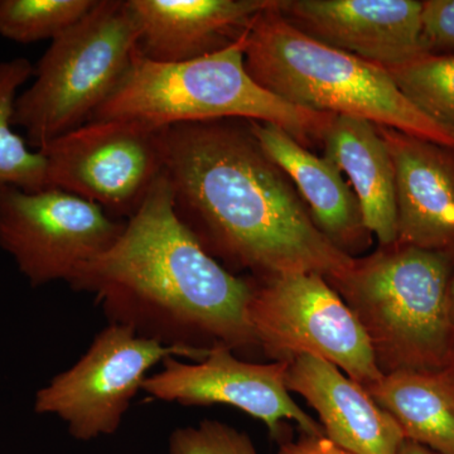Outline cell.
Segmentation results:
<instances>
[{
  "mask_svg": "<svg viewBox=\"0 0 454 454\" xmlns=\"http://www.w3.org/2000/svg\"><path fill=\"white\" fill-rule=\"evenodd\" d=\"M286 22L342 52L384 68L428 55L423 2L415 0H278Z\"/></svg>",
  "mask_w": 454,
  "mask_h": 454,
  "instance_id": "obj_12",
  "label": "cell"
},
{
  "mask_svg": "<svg viewBox=\"0 0 454 454\" xmlns=\"http://www.w3.org/2000/svg\"><path fill=\"white\" fill-rule=\"evenodd\" d=\"M67 284L94 295L109 324L162 345L203 356L214 348L258 349L250 277L223 268L179 221L166 170L115 243Z\"/></svg>",
  "mask_w": 454,
  "mask_h": 454,
  "instance_id": "obj_2",
  "label": "cell"
},
{
  "mask_svg": "<svg viewBox=\"0 0 454 454\" xmlns=\"http://www.w3.org/2000/svg\"><path fill=\"white\" fill-rule=\"evenodd\" d=\"M397 454H441L435 452V450H430V448L422 446V444L415 443L413 441H408L405 439L400 446Z\"/></svg>",
  "mask_w": 454,
  "mask_h": 454,
  "instance_id": "obj_25",
  "label": "cell"
},
{
  "mask_svg": "<svg viewBox=\"0 0 454 454\" xmlns=\"http://www.w3.org/2000/svg\"><path fill=\"white\" fill-rule=\"evenodd\" d=\"M249 124L262 151L291 178L319 231L351 258L365 252L372 235L364 223L356 195L336 164L313 154L277 125Z\"/></svg>",
  "mask_w": 454,
  "mask_h": 454,
  "instance_id": "obj_16",
  "label": "cell"
},
{
  "mask_svg": "<svg viewBox=\"0 0 454 454\" xmlns=\"http://www.w3.org/2000/svg\"><path fill=\"white\" fill-rule=\"evenodd\" d=\"M125 223L66 191L28 192L0 184V249L32 286L70 282L115 243Z\"/></svg>",
  "mask_w": 454,
  "mask_h": 454,
  "instance_id": "obj_10",
  "label": "cell"
},
{
  "mask_svg": "<svg viewBox=\"0 0 454 454\" xmlns=\"http://www.w3.org/2000/svg\"><path fill=\"white\" fill-rule=\"evenodd\" d=\"M138 42L127 0H97L82 20L51 41L14 110L13 125L25 130L29 148L41 151L90 121L124 77Z\"/></svg>",
  "mask_w": 454,
  "mask_h": 454,
  "instance_id": "obj_6",
  "label": "cell"
},
{
  "mask_svg": "<svg viewBox=\"0 0 454 454\" xmlns=\"http://www.w3.org/2000/svg\"><path fill=\"white\" fill-rule=\"evenodd\" d=\"M452 262L446 254L406 245L355 258L331 282L369 337L382 373L452 365L450 318Z\"/></svg>",
  "mask_w": 454,
  "mask_h": 454,
  "instance_id": "obj_5",
  "label": "cell"
},
{
  "mask_svg": "<svg viewBox=\"0 0 454 454\" xmlns=\"http://www.w3.org/2000/svg\"><path fill=\"white\" fill-rule=\"evenodd\" d=\"M127 4L138 26L140 55L179 64L232 46L274 0H127Z\"/></svg>",
  "mask_w": 454,
  "mask_h": 454,
  "instance_id": "obj_14",
  "label": "cell"
},
{
  "mask_svg": "<svg viewBox=\"0 0 454 454\" xmlns=\"http://www.w3.org/2000/svg\"><path fill=\"white\" fill-rule=\"evenodd\" d=\"M288 364L250 363L231 349L214 348L199 363L167 358L160 372L145 379L143 391L164 403L234 406L264 423L274 438L282 435L283 420L297 423L303 434L325 435L321 424L301 411L289 394L286 385Z\"/></svg>",
  "mask_w": 454,
  "mask_h": 454,
  "instance_id": "obj_11",
  "label": "cell"
},
{
  "mask_svg": "<svg viewBox=\"0 0 454 454\" xmlns=\"http://www.w3.org/2000/svg\"><path fill=\"white\" fill-rule=\"evenodd\" d=\"M169 454H258L247 433L219 420H202L170 433Z\"/></svg>",
  "mask_w": 454,
  "mask_h": 454,
  "instance_id": "obj_22",
  "label": "cell"
},
{
  "mask_svg": "<svg viewBox=\"0 0 454 454\" xmlns=\"http://www.w3.org/2000/svg\"><path fill=\"white\" fill-rule=\"evenodd\" d=\"M278 454H352L333 443L325 435L303 434L298 441L284 442Z\"/></svg>",
  "mask_w": 454,
  "mask_h": 454,
  "instance_id": "obj_24",
  "label": "cell"
},
{
  "mask_svg": "<svg viewBox=\"0 0 454 454\" xmlns=\"http://www.w3.org/2000/svg\"><path fill=\"white\" fill-rule=\"evenodd\" d=\"M286 385L318 413L325 435L352 454H397L402 429L365 387L325 358L300 355L289 361Z\"/></svg>",
  "mask_w": 454,
  "mask_h": 454,
  "instance_id": "obj_15",
  "label": "cell"
},
{
  "mask_svg": "<svg viewBox=\"0 0 454 454\" xmlns=\"http://www.w3.org/2000/svg\"><path fill=\"white\" fill-rule=\"evenodd\" d=\"M322 145L325 157L351 181L366 229L380 247L395 244V169L378 127L365 119L334 115Z\"/></svg>",
  "mask_w": 454,
  "mask_h": 454,
  "instance_id": "obj_17",
  "label": "cell"
},
{
  "mask_svg": "<svg viewBox=\"0 0 454 454\" xmlns=\"http://www.w3.org/2000/svg\"><path fill=\"white\" fill-rule=\"evenodd\" d=\"M452 367H454V366H452Z\"/></svg>",
  "mask_w": 454,
  "mask_h": 454,
  "instance_id": "obj_27",
  "label": "cell"
},
{
  "mask_svg": "<svg viewBox=\"0 0 454 454\" xmlns=\"http://www.w3.org/2000/svg\"><path fill=\"white\" fill-rule=\"evenodd\" d=\"M35 65L25 57L0 62V184L28 191L47 188L43 154L33 151L13 130L14 110L20 89L33 77Z\"/></svg>",
  "mask_w": 454,
  "mask_h": 454,
  "instance_id": "obj_19",
  "label": "cell"
},
{
  "mask_svg": "<svg viewBox=\"0 0 454 454\" xmlns=\"http://www.w3.org/2000/svg\"><path fill=\"white\" fill-rule=\"evenodd\" d=\"M277 7L274 0L241 38L245 68L254 82L301 109L365 119L454 149V131L418 109L387 68L312 40Z\"/></svg>",
  "mask_w": 454,
  "mask_h": 454,
  "instance_id": "obj_3",
  "label": "cell"
},
{
  "mask_svg": "<svg viewBox=\"0 0 454 454\" xmlns=\"http://www.w3.org/2000/svg\"><path fill=\"white\" fill-rule=\"evenodd\" d=\"M408 441L454 454V367L396 370L365 387Z\"/></svg>",
  "mask_w": 454,
  "mask_h": 454,
  "instance_id": "obj_18",
  "label": "cell"
},
{
  "mask_svg": "<svg viewBox=\"0 0 454 454\" xmlns=\"http://www.w3.org/2000/svg\"><path fill=\"white\" fill-rule=\"evenodd\" d=\"M423 31L429 53L454 49V0L423 2Z\"/></svg>",
  "mask_w": 454,
  "mask_h": 454,
  "instance_id": "obj_23",
  "label": "cell"
},
{
  "mask_svg": "<svg viewBox=\"0 0 454 454\" xmlns=\"http://www.w3.org/2000/svg\"><path fill=\"white\" fill-rule=\"evenodd\" d=\"M95 4L97 0H0V35L23 44L53 41Z\"/></svg>",
  "mask_w": 454,
  "mask_h": 454,
  "instance_id": "obj_21",
  "label": "cell"
},
{
  "mask_svg": "<svg viewBox=\"0 0 454 454\" xmlns=\"http://www.w3.org/2000/svg\"><path fill=\"white\" fill-rule=\"evenodd\" d=\"M400 91L432 121L454 131V53L387 68Z\"/></svg>",
  "mask_w": 454,
  "mask_h": 454,
  "instance_id": "obj_20",
  "label": "cell"
},
{
  "mask_svg": "<svg viewBox=\"0 0 454 454\" xmlns=\"http://www.w3.org/2000/svg\"><path fill=\"white\" fill-rule=\"evenodd\" d=\"M247 316L258 349L276 361L313 355L369 387L381 378L369 337L324 277L292 273L252 278Z\"/></svg>",
  "mask_w": 454,
  "mask_h": 454,
  "instance_id": "obj_7",
  "label": "cell"
},
{
  "mask_svg": "<svg viewBox=\"0 0 454 454\" xmlns=\"http://www.w3.org/2000/svg\"><path fill=\"white\" fill-rule=\"evenodd\" d=\"M241 38L214 55L179 64L151 61L137 51L90 121H131L164 129L240 118L277 125L307 149L322 145L333 114L292 106L254 82L245 68Z\"/></svg>",
  "mask_w": 454,
  "mask_h": 454,
  "instance_id": "obj_4",
  "label": "cell"
},
{
  "mask_svg": "<svg viewBox=\"0 0 454 454\" xmlns=\"http://www.w3.org/2000/svg\"><path fill=\"white\" fill-rule=\"evenodd\" d=\"M378 130L395 169L396 244L452 256L454 158L450 148L391 128Z\"/></svg>",
  "mask_w": 454,
  "mask_h": 454,
  "instance_id": "obj_13",
  "label": "cell"
},
{
  "mask_svg": "<svg viewBox=\"0 0 454 454\" xmlns=\"http://www.w3.org/2000/svg\"><path fill=\"white\" fill-rule=\"evenodd\" d=\"M164 145L176 215L232 274H318L331 283L354 264L319 231L247 119L172 125Z\"/></svg>",
  "mask_w": 454,
  "mask_h": 454,
  "instance_id": "obj_1",
  "label": "cell"
},
{
  "mask_svg": "<svg viewBox=\"0 0 454 454\" xmlns=\"http://www.w3.org/2000/svg\"><path fill=\"white\" fill-rule=\"evenodd\" d=\"M450 325H452V330H453V336H454V274L452 276V279H450ZM454 365V357H453V363L452 365Z\"/></svg>",
  "mask_w": 454,
  "mask_h": 454,
  "instance_id": "obj_26",
  "label": "cell"
},
{
  "mask_svg": "<svg viewBox=\"0 0 454 454\" xmlns=\"http://www.w3.org/2000/svg\"><path fill=\"white\" fill-rule=\"evenodd\" d=\"M169 357L205 356L109 324L73 366L37 391L35 413L55 415L76 441L115 434L149 372Z\"/></svg>",
  "mask_w": 454,
  "mask_h": 454,
  "instance_id": "obj_8",
  "label": "cell"
},
{
  "mask_svg": "<svg viewBox=\"0 0 454 454\" xmlns=\"http://www.w3.org/2000/svg\"><path fill=\"white\" fill-rule=\"evenodd\" d=\"M164 130L131 121H88L38 151L46 160L47 188L129 220L166 170Z\"/></svg>",
  "mask_w": 454,
  "mask_h": 454,
  "instance_id": "obj_9",
  "label": "cell"
}]
</instances>
